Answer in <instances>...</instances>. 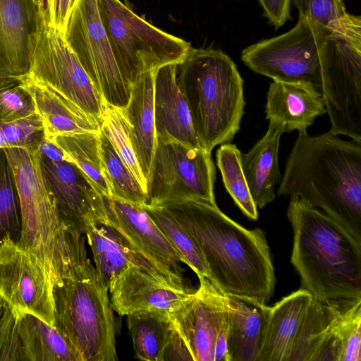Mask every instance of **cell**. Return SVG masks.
<instances>
[{
  "label": "cell",
  "mask_w": 361,
  "mask_h": 361,
  "mask_svg": "<svg viewBox=\"0 0 361 361\" xmlns=\"http://www.w3.org/2000/svg\"><path fill=\"white\" fill-rule=\"evenodd\" d=\"M155 71L142 73L132 86L126 107L118 109L147 183L157 145L154 112Z\"/></svg>",
  "instance_id": "21"
},
{
  "label": "cell",
  "mask_w": 361,
  "mask_h": 361,
  "mask_svg": "<svg viewBox=\"0 0 361 361\" xmlns=\"http://www.w3.org/2000/svg\"><path fill=\"white\" fill-rule=\"evenodd\" d=\"M21 78L33 99L36 113L42 119L44 139L100 131L99 123L52 89L27 75Z\"/></svg>",
  "instance_id": "24"
},
{
  "label": "cell",
  "mask_w": 361,
  "mask_h": 361,
  "mask_svg": "<svg viewBox=\"0 0 361 361\" xmlns=\"http://www.w3.org/2000/svg\"><path fill=\"white\" fill-rule=\"evenodd\" d=\"M21 233L20 212L11 165L0 149V247L8 235L18 242Z\"/></svg>",
  "instance_id": "35"
},
{
  "label": "cell",
  "mask_w": 361,
  "mask_h": 361,
  "mask_svg": "<svg viewBox=\"0 0 361 361\" xmlns=\"http://www.w3.org/2000/svg\"><path fill=\"white\" fill-rule=\"evenodd\" d=\"M41 6H46L47 0H36Z\"/></svg>",
  "instance_id": "43"
},
{
  "label": "cell",
  "mask_w": 361,
  "mask_h": 361,
  "mask_svg": "<svg viewBox=\"0 0 361 361\" xmlns=\"http://www.w3.org/2000/svg\"><path fill=\"white\" fill-rule=\"evenodd\" d=\"M266 118L283 126L285 133L307 130L326 114L322 94L305 86L273 80L265 104Z\"/></svg>",
  "instance_id": "22"
},
{
  "label": "cell",
  "mask_w": 361,
  "mask_h": 361,
  "mask_svg": "<svg viewBox=\"0 0 361 361\" xmlns=\"http://www.w3.org/2000/svg\"><path fill=\"white\" fill-rule=\"evenodd\" d=\"M53 284L39 266L8 235L0 247V294L20 314H32L53 326Z\"/></svg>",
  "instance_id": "16"
},
{
  "label": "cell",
  "mask_w": 361,
  "mask_h": 361,
  "mask_svg": "<svg viewBox=\"0 0 361 361\" xmlns=\"http://www.w3.org/2000/svg\"><path fill=\"white\" fill-rule=\"evenodd\" d=\"M242 153L231 142L220 145L216 153V164L224 187L235 204L249 219H258L257 207L251 196L242 168Z\"/></svg>",
  "instance_id": "32"
},
{
  "label": "cell",
  "mask_w": 361,
  "mask_h": 361,
  "mask_svg": "<svg viewBox=\"0 0 361 361\" xmlns=\"http://www.w3.org/2000/svg\"><path fill=\"white\" fill-rule=\"evenodd\" d=\"M161 206L192 236L215 286L228 295L267 305L276 278L262 229L245 228L216 204L190 200Z\"/></svg>",
  "instance_id": "1"
},
{
  "label": "cell",
  "mask_w": 361,
  "mask_h": 361,
  "mask_svg": "<svg viewBox=\"0 0 361 361\" xmlns=\"http://www.w3.org/2000/svg\"><path fill=\"white\" fill-rule=\"evenodd\" d=\"M35 114L33 99L21 77L0 71V123H14Z\"/></svg>",
  "instance_id": "37"
},
{
  "label": "cell",
  "mask_w": 361,
  "mask_h": 361,
  "mask_svg": "<svg viewBox=\"0 0 361 361\" xmlns=\"http://www.w3.org/2000/svg\"><path fill=\"white\" fill-rule=\"evenodd\" d=\"M126 316L136 357L164 361L174 331L171 314L164 311H141Z\"/></svg>",
  "instance_id": "29"
},
{
  "label": "cell",
  "mask_w": 361,
  "mask_h": 361,
  "mask_svg": "<svg viewBox=\"0 0 361 361\" xmlns=\"http://www.w3.org/2000/svg\"><path fill=\"white\" fill-rule=\"evenodd\" d=\"M39 162L66 227L85 235L95 224L108 222L102 196L66 154L64 159L53 161L39 152Z\"/></svg>",
  "instance_id": "15"
},
{
  "label": "cell",
  "mask_w": 361,
  "mask_h": 361,
  "mask_svg": "<svg viewBox=\"0 0 361 361\" xmlns=\"http://www.w3.org/2000/svg\"><path fill=\"white\" fill-rule=\"evenodd\" d=\"M99 149L104 173L110 186L111 197L144 204L147 195L141 188L128 167L113 147L110 140L100 130Z\"/></svg>",
  "instance_id": "34"
},
{
  "label": "cell",
  "mask_w": 361,
  "mask_h": 361,
  "mask_svg": "<svg viewBox=\"0 0 361 361\" xmlns=\"http://www.w3.org/2000/svg\"><path fill=\"white\" fill-rule=\"evenodd\" d=\"M38 146L4 150L13 174L20 212L21 233L16 243L54 285L69 265L80 234L61 221L42 171Z\"/></svg>",
  "instance_id": "5"
},
{
  "label": "cell",
  "mask_w": 361,
  "mask_h": 361,
  "mask_svg": "<svg viewBox=\"0 0 361 361\" xmlns=\"http://www.w3.org/2000/svg\"><path fill=\"white\" fill-rule=\"evenodd\" d=\"M21 316L0 294V361H25L18 334Z\"/></svg>",
  "instance_id": "38"
},
{
  "label": "cell",
  "mask_w": 361,
  "mask_h": 361,
  "mask_svg": "<svg viewBox=\"0 0 361 361\" xmlns=\"http://www.w3.org/2000/svg\"><path fill=\"white\" fill-rule=\"evenodd\" d=\"M200 287L170 314L194 361H228V295L206 276Z\"/></svg>",
  "instance_id": "13"
},
{
  "label": "cell",
  "mask_w": 361,
  "mask_h": 361,
  "mask_svg": "<svg viewBox=\"0 0 361 361\" xmlns=\"http://www.w3.org/2000/svg\"><path fill=\"white\" fill-rule=\"evenodd\" d=\"M108 222L129 241L164 276L172 286L183 290L185 287L179 263L185 261L149 217L142 204L114 197L102 196Z\"/></svg>",
  "instance_id": "14"
},
{
  "label": "cell",
  "mask_w": 361,
  "mask_h": 361,
  "mask_svg": "<svg viewBox=\"0 0 361 361\" xmlns=\"http://www.w3.org/2000/svg\"><path fill=\"white\" fill-rule=\"evenodd\" d=\"M43 137L42 119L37 114L14 123H0V149L38 146Z\"/></svg>",
  "instance_id": "39"
},
{
  "label": "cell",
  "mask_w": 361,
  "mask_h": 361,
  "mask_svg": "<svg viewBox=\"0 0 361 361\" xmlns=\"http://www.w3.org/2000/svg\"><path fill=\"white\" fill-rule=\"evenodd\" d=\"M283 126L269 121L264 135L245 154L242 168L252 200L259 209L275 199V186L281 176L279 167V150Z\"/></svg>",
  "instance_id": "25"
},
{
  "label": "cell",
  "mask_w": 361,
  "mask_h": 361,
  "mask_svg": "<svg viewBox=\"0 0 361 361\" xmlns=\"http://www.w3.org/2000/svg\"><path fill=\"white\" fill-rule=\"evenodd\" d=\"M149 217L197 275L209 277L203 255L192 236L164 206L142 204Z\"/></svg>",
  "instance_id": "33"
},
{
  "label": "cell",
  "mask_w": 361,
  "mask_h": 361,
  "mask_svg": "<svg viewBox=\"0 0 361 361\" xmlns=\"http://www.w3.org/2000/svg\"><path fill=\"white\" fill-rule=\"evenodd\" d=\"M349 301H324L312 296L287 361H313L330 327Z\"/></svg>",
  "instance_id": "30"
},
{
  "label": "cell",
  "mask_w": 361,
  "mask_h": 361,
  "mask_svg": "<svg viewBox=\"0 0 361 361\" xmlns=\"http://www.w3.org/2000/svg\"><path fill=\"white\" fill-rule=\"evenodd\" d=\"M45 8L36 0H0V71L18 77L28 73L30 39Z\"/></svg>",
  "instance_id": "17"
},
{
  "label": "cell",
  "mask_w": 361,
  "mask_h": 361,
  "mask_svg": "<svg viewBox=\"0 0 361 361\" xmlns=\"http://www.w3.org/2000/svg\"><path fill=\"white\" fill-rule=\"evenodd\" d=\"M287 216L293 231L290 262L301 288L324 301L361 299V243L296 196L290 197Z\"/></svg>",
  "instance_id": "3"
},
{
  "label": "cell",
  "mask_w": 361,
  "mask_h": 361,
  "mask_svg": "<svg viewBox=\"0 0 361 361\" xmlns=\"http://www.w3.org/2000/svg\"><path fill=\"white\" fill-rule=\"evenodd\" d=\"M49 141L56 145L92 182L102 196L111 197L101 158L99 133L56 136Z\"/></svg>",
  "instance_id": "31"
},
{
  "label": "cell",
  "mask_w": 361,
  "mask_h": 361,
  "mask_svg": "<svg viewBox=\"0 0 361 361\" xmlns=\"http://www.w3.org/2000/svg\"><path fill=\"white\" fill-rule=\"evenodd\" d=\"M322 94L329 130L361 142V20L350 27L322 70Z\"/></svg>",
  "instance_id": "12"
},
{
  "label": "cell",
  "mask_w": 361,
  "mask_h": 361,
  "mask_svg": "<svg viewBox=\"0 0 361 361\" xmlns=\"http://www.w3.org/2000/svg\"><path fill=\"white\" fill-rule=\"evenodd\" d=\"M27 75L52 89L102 126L106 103L63 34L49 24L46 8L38 30L30 39Z\"/></svg>",
  "instance_id": "9"
},
{
  "label": "cell",
  "mask_w": 361,
  "mask_h": 361,
  "mask_svg": "<svg viewBox=\"0 0 361 361\" xmlns=\"http://www.w3.org/2000/svg\"><path fill=\"white\" fill-rule=\"evenodd\" d=\"M176 63L154 73V112L157 142H177L202 148L194 130L185 100L176 82Z\"/></svg>",
  "instance_id": "19"
},
{
  "label": "cell",
  "mask_w": 361,
  "mask_h": 361,
  "mask_svg": "<svg viewBox=\"0 0 361 361\" xmlns=\"http://www.w3.org/2000/svg\"><path fill=\"white\" fill-rule=\"evenodd\" d=\"M73 8V0H47L46 10L49 24L65 35Z\"/></svg>",
  "instance_id": "41"
},
{
  "label": "cell",
  "mask_w": 361,
  "mask_h": 361,
  "mask_svg": "<svg viewBox=\"0 0 361 361\" xmlns=\"http://www.w3.org/2000/svg\"><path fill=\"white\" fill-rule=\"evenodd\" d=\"M312 298L301 288L269 307L259 361H287Z\"/></svg>",
  "instance_id": "26"
},
{
  "label": "cell",
  "mask_w": 361,
  "mask_h": 361,
  "mask_svg": "<svg viewBox=\"0 0 361 361\" xmlns=\"http://www.w3.org/2000/svg\"><path fill=\"white\" fill-rule=\"evenodd\" d=\"M64 37L105 103L118 109L126 108L132 87L116 61L97 0H78L74 4Z\"/></svg>",
  "instance_id": "11"
},
{
  "label": "cell",
  "mask_w": 361,
  "mask_h": 361,
  "mask_svg": "<svg viewBox=\"0 0 361 361\" xmlns=\"http://www.w3.org/2000/svg\"><path fill=\"white\" fill-rule=\"evenodd\" d=\"M85 235L91 247L97 274L108 290L132 266L140 267L169 283L162 274L109 222L95 224Z\"/></svg>",
  "instance_id": "20"
},
{
  "label": "cell",
  "mask_w": 361,
  "mask_h": 361,
  "mask_svg": "<svg viewBox=\"0 0 361 361\" xmlns=\"http://www.w3.org/2000/svg\"><path fill=\"white\" fill-rule=\"evenodd\" d=\"M228 361H259L269 307L228 295Z\"/></svg>",
  "instance_id": "23"
},
{
  "label": "cell",
  "mask_w": 361,
  "mask_h": 361,
  "mask_svg": "<svg viewBox=\"0 0 361 361\" xmlns=\"http://www.w3.org/2000/svg\"><path fill=\"white\" fill-rule=\"evenodd\" d=\"M78 0H73V6H74V4L78 1Z\"/></svg>",
  "instance_id": "44"
},
{
  "label": "cell",
  "mask_w": 361,
  "mask_h": 361,
  "mask_svg": "<svg viewBox=\"0 0 361 361\" xmlns=\"http://www.w3.org/2000/svg\"><path fill=\"white\" fill-rule=\"evenodd\" d=\"M313 361H361V299L348 302Z\"/></svg>",
  "instance_id": "28"
},
{
  "label": "cell",
  "mask_w": 361,
  "mask_h": 361,
  "mask_svg": "<svg viewBox=\"0 0 361 361\" xmlns=\"http://www.w3.org/2000/svg\"><path fill=\"white\" fill-rule=\"evenodd\" d=\"M101 128L110 140L118 157L147 195V180L118 109L106 104Z\"/></svg>",
  "instance_id": "36"
},
{
  "label": "cell",
  "mask_w": 361,
  "mask_h": 361,
  "mask_svg": "<svg viewBox=\"0 0 361 361\" xmlns=\"http://www.w3.org/2000/svg\"><path fill=\"white\" fill-rule=\"evenodd\" d=\"M299 16L327 27H334L348 15L343 0H290Z\"/></svg>",
  "instance_id": "40"
},
{
  "label": "cell",
  "mask_w": 361,
  "mask_h": 361,
  "mask_svg": "<svg viewBox=\"0 0 361 361\" xmlns=\"http://www.w3.org/2000/svg\"><path fill=\"white\" fill-rule=\"evenodd\" d=\"M18 334L25 361H82L57 329L32 314L21 316Z\"/></svg>",
  "instance_id": "27"
},
{
  "label": "cell",
  "mask_w": 361,
  "mask_h": 361,
  "mask_svg": "<svg viewBox=\"0 0 361 361\" xmlns=\"http://www.w3.org/2000/svg\"><path fill=\"white\" fill-rule=\"evenodd\" d=\"M109 289L112 308L121 316L141 311L171 314L195 291L176 288L137 266L127 269Z\"/></svg>",
  "instance_id": "18"
},
{
  "label": "cell",
  "mask_w": 361,
  "mask_h": 361,
  "mask_svg": "<svg viewBox=\"0 0 361 361\" xmlns=\"http://www.w3.org/2000/svg\"><path fill=\"white\" fill-rule=\"evenodd\" d=\"M176 82L202 147L212 152L231 142L245 105L243 79L234 61L219 49L191 47L177 64Z\"/></svg>",
  "instance_id": "4"
},
{
  "label": "cell",
  "mask_w": 361,
  "mask_h": 361,
  "mask_svg": "<svg viewBox=\"0 0 361 361\" xmlns=\"http://www.w3.org/2000/svg\"><path fill=\"white\" fill-rule=\"evenodd\" d=\"M349 20L350 13L336 27H327L298 16L288 32L245 48L240 59L256 73L322 94V66L338 46Z\"/></svg>",
  "instance_id": "7"
},
{
  "label": "cell",
  "mask_w": 361,
  "mask_h": 361,
  "mask_svg": "<svg viewBox=\"0 0 361 361\" xmlns=\"http://www.w3.org/2000/svg\"><path fill=\"white\" fill-rule=\"evenodd\" d=\"M265 17L276 29L290 18V0H257Z\"/></svg>",
  "instance_id": "42"
},
{
  "label": "cell",
  "mask_w": 361,
  "mask_h": 361,
  "mask_svg": "<svg viewBox=\"0 0 361 361\" xmlns=\"http://www.w3.org/2000/svg\"><path fill=\"white\" fill-rule=\"evenodd\" d=\"M100 18L117 64L132 87L144 73L180 63L190 43L154 26L121 0H97Z\"/></svg>",
  "instance_id": "8"
},
{
  "label": "cell",
  "mask_w": 361,
  "mask_h": 361,
  "mask_svg": "<svg viewBox=\"0 0 361 361\" xmlns=\"http://www.w3.org/2000/svg\"><path fill=\"white\" fill-rule=\"evenodd\" d=\"M216 168L211 152L177 142H157L147 180L146 204L183 201L216 204Z\"/></svg>",
  "instance_id": "10"
},
{
  "label": "cell",
  "mask_w": 361,
  "mask_h": 361,
  "mask_svg": "<svg viewBox=\"0 0 361 361\" xmlns=\"http://www.w3.org/2000/svg\"><path fill=\"white\" fill-rule=\"evenodd\" d=\"M107 293L87 254L53 285V326L82 361L117 360L116 324Z\"/></svg>",
  "instance_id": "6"
},
{
  "label": "cell",
  "mask_w": 361,
  "mask_h": 361,
  "mask_svg": "<svg viewBox=\"0 0 361 361\" xmlns=\"http://www.w3.org/2000/svg\"><path fill=\"white\" fill-rule=\"evenodd\" d=\"M338 136L299 131L277 195L307 202L361 243V142Z\"/></svg>",
  "instance_id": "2"
}]
</instances>
